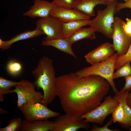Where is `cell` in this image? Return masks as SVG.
<instances>
[{
    "label": "cell",
    "instance_id": "9a60e30c",
    "mask_svg": "<svg viewBox=\"0 0 131 131\" xmlns=\"http://www.w3.org/2000/svg\"><path fill=\"white\" fill-rule=\"evenodd\" d=\"M41 44L43 46L53 47L59 50L70 55L75 58H77L73 50L72 44L69 38H62L48 40L44 39L42 41Z\"/></svg>",
    "mask_w": 131,
    "mask_h": 131
},
{
    "label": "cell",
    "instance_id": "5bb4252c",
    "mask_svg": "<svg viewBox=\"0 0 131 131\" xmlns=\"http://www.w3.org/2000/svg\"><path fill=\"white\" fill-rule=\"evenodd\" d=\"M109 0H75L73 8L90 17L95 15V7L98 5H106Z\"/></svg>",
    "mask_w": 131,
    "mask_h": 131
},
{
    "label": "cell",
    "instance_id": "3957f363",
    "mask_svg": "<svg viewBox=\"0 0 131 131\" xmlns=\"http://www.w3.org/2000/svg\"><path fill=\"white\" fill-rule=\"evenodd\" d=\"M118 3L115 0H109L105 9L97 10L96 16L90 20L89 25L94 32H100L108 38H112L114 15L119 12L117 9Z\"/></svg>",
    "mask_w": 131,
    "mask_h": 131
},
{
    "label": "cell",
    "instance_id": "30bf717a",
    "mask_svg": "<svg viewBox=\"0 0 131 131\" xmlns=\"http://www.w3.org/2000/svg\"><path fill=\"white\" fill-rule=\"evenodd\" d=\"M63 22L51 16L41 18L36 22V28L42 31L46 35L44 39L51 40L62 38Z\"/></svg>",
    "mask_w": 131,
    "mask_h": 131
},
{
    "label": "cell",
    "instance_id": "7a4b0ae2",
    "mask_svg": "<svg viewBox=\"0 0 131 131\" xmlns=\"http://www.w3.org/2000/svg\"><path fill=\"white\" fill-rule=\"evenodd\" d=\"M32 73L35 79L33 82L35 87L43 91L41 103L46 105L50 103L56 96V78L52 60L45 56L41 57Z\"/></svg>",
    "mask_w": 131,
    "mask_h": 131
},
{
    "label": "cell",
    "instance_id": "cb8c5ba5",
    "mask_svg": "<svg viewBox=\"0 0 131 131\" xmlns=\"http://www.w3.org/2000/svg\"><path fill=\"white\" fill-rule=\"evenodd\" d=\"M130 62H127L118 69L116 71L114 74V79L124 77L131 75Z\"/></svg>",
    "mask_w": 131,
    "mask_h": 131
},
{
    "label": "cell",
    "instance_id": "f1b7e54d",
    "mask_svg": "<svg viewBox=\"0 0 131 131\" xmlns=\"http://www.w3.org/2000/svg\"><path fill=\"white\" fill-rule=\"evenodd\" d=\"M124 78L125 81L124 86L121 90L116 93L120 94L126 91H129L131 90V75L124 77Z\"/></svg>",
    "mask_w": 131,
    "mask_h": 131
},
{
    "label": "cell",
    "instance_id": "6da1fadb",
    "mask_svg": "<svg viewBox=\"0 0 131 131\" xmlns=\"http://www.w3.org/2000/svg\"><path fill=\"white\" fill-rule=\"evenodd\" d=\"M110 85L105 78L96 75L80 78L71 73L56 78V96L66 113L81 117L101 103L109 91Z\"/></svg>",
    "mask_w": 131,
    "mask_h": 131
},
{
    "label": "cell",
    "instance_id": "836d02e7",
    "mask_svg": "<svg viewBox=\"0 0 131 131\" xmlns=\"http://www.w3.org/2000/svg\"><path fill=\"white\" fill-rule=\"evenodd\" d=\"M124 0L125 1V2H127L129 0Z\"/></svg>",
    "mask_w": 131,
    "mask_h": 131
},
{
    "label": "cell",
    "instance_id": "ba28073f",
    "mask_svg": "<svg viewBox=\"0 0 131 131\" xmlns=\"http://www.w3.org/2000/svg\"><path fill=\"white\" fill-rule=\"evenodd\" d=\"M89 128V123L81 117L66 113L56 117L50 131H76L81 129L88 130Z\"/></svg>",
    "mask_w": 131,
    "mask_h": 131
},
{
    "label": "cell",
    "instance_id": "1f68e13d",
    "mask_svg": "<svg viewBox=\"0 0 131 131\" xmlns=\"http://www.w3.org/2000/svg\"><path fill=\"white\" fill-rule=\"evenodd\" d=\"M126 101L127 104L131 109V92L127 95Z\"/></svg>",
    "mask_w": 131,
    "mask_h": 131
},
{
    "label": "cell",
    "instance_id": "5b68a950",
    "mask_svg": "<svg viewBox=\"0 0 131 131\" xmlns=\"http://www.w3.org/2000/svg\"><path fill=\"white\" fill-rule=\"evenodd\" d=\"M115 96L110 95L105 97L102 103L92 111L81 117L88 123L102 125L106 117L112 114L120 103Z\"/></svg>",
    "mask_w": 131,
    "mask_h": 131
},
{
    "label": "cell",
    "instance_id": "f546056e",
    "mask_svg": "<svg viewBox=\"0 0 131 131\" xmlns=\"http://www.w3.org/2000/svg\"><path fill=\"white\" fill-rule=\"evenodd\" d=\"M126 22L123 21V27L124 32L128 35L131 37V18H126Z\"/></svg>",
    "mask_w": 131,
    "mask_h": 131
},
{
    "label": "cell",
    "instance_id": "44dd1931",
    "mask_svg": "<svg viewBox=\"0 0 131 131\" xmlns=\"http://www.w3.org/2000/svg\"><path fill=\"white\" fill-rule=\"evenodd\" d=\"M20 81L18 82L6 79L2 76L0 77V101L4 100V96L5 94L9 93L11 88L19 84Z\"/></svg>",
    "mask_w": 131,
    "mask_h": 131
},
{
    "label": "cell",
    "instance_id": "83f0119b",
    "mask_svg": "<svg viewBox=\"0 0 131 131\" xmlns=\"http://www.w3.org/2000/svg\"><path fill=\"white\" fill-rule=\"evenodd\" d=\"M113 122L112 118H111L106 124L103 127H98L97 125H93L92 129L90 130V131H118L120 130L118 129L111 130L109 129L108 126L111 125Z\"/></svg>",
    "mask_w": 131,
    "mask_h": 131
},
{
    "label": "cell",
    "instance_id": "4316f807",
    "mask_svg": "<svg viewBox=\"0 0 131 131\" xmlns=\"http://www.w3.org/2000/svg\"><path fill=\"white\" fill-rule=\"evenodd\" d=\"M75 0H53L52 2L57 6L72 9Z\"/></svg>",
    "mask_w": 131,
    "mask_h": 131
},
{
    "label": "cell",
    "instance_id": "52a82bcc",
    "mask_svg": "<svg viewBox=\"0 0 131 131\" xmlns=\"http://www.w3.org/2000/svg\"><path fill=\"white\" fill-rule=\"evenodd\" d=\"M18 108L25 119L28 121L47 120L60 115L59 113L50 110L47 105L40 103H27Z\"/></svg>",
    "mask_w": 131,
    "mask_h": 131
},
{
    "label": "cell",
    "instance_id": "e0dca14e",
    "mask_svg": "<svg viewBox=\"0 0 131 131\" xmlns=\"http://www.w3.org/2000/svg\"><path fill=\"white\" fill-rule=\"evenodd\" d=\"M90 20H80L62 23V37L69 38L83 26L89 25Z\"/></svg>",
    "mask_w": 131,
    "mask_h": 131
},
{
    "label": "cell",
    "instance_id": "d6a6232c",
    "mask_svg": "<svg viewBox=\"0 0 131 131\" xmlns=\"http://www.w3.org/2000/svg\"><path fill=\"white\" fill-rule=\"evenodd\" d=\"M0 114H6L7 113V111H5L3 108L1 107H0Z\"/></svg>",
    "mask_w": 131,
    "mask_h": 131
},
{
    "label": "cell",
    "instance_id": "8992f818",
    "mask_svg": "<svg viewBox=\"0 0 131 131\" xmlns=\"http://www.w3.org/2000/svg\"><path fill=\"white\" fill-rule=\"evenodd\" d=\"M20 83L15 87L9 93H16L17 96V106L18 108L23 105L29 103H41L43 97L41 92L36 91L33 83L22 79Z\"/></svg>",
    "mask_w": 131,
    "mask_h": 131
},
{
    "label": "cell",
    "instance_id": "ffe728a7",
    "mask_svg": "<svg viewBox=\"0 0 131 131\" xmlns=\"http://www.w3.org/2000/svg\"><path fill=\"white\" fill-rule=\"evenodd\" d=\"M96 38L94 32L90 27H82L78 30L71 37L69 38L71 43H74L84 39L93 40Z\"/></svg>",
    "mask_w": 131,
    "mask_h": 131
},
{
    "label": "cell",
    "instance_id": "d6986e66",
    "mask_svg": "<svg viewBox=\"0 0 131 131\" xmlns=\"http://www.w3.org/2000/svg\"><path fill=\"white\" fill-rule=\"evenodd\" d=\"M129 92L126 91L120 94L115 93L114 96L120 102L123 104L124 111V120L123 123L119 124L123 129L130 130L131 128V109L127 104L126 101V97Z\"/></svg>",
    "mask_w": 131,
    "mask_h": 131
},
{
    "label": "cell",
    "instance_id": "4fadbf2b",
    "mask_svg": "<svg viewBox=\"0 0 131 131\" xmlns=\"http://www.w3.org/2000/svg\"><path fill=\"white\" fill-rule=\"evenodd\" d=\"M57 6L52 2L44 0H34V4L24 16L34 18L46 17L50 16L52 9Z\"/></svg>",
    "mask_w": 131,
    "mask_h": 131
},
{
    "label": "cell",
    "instance_id": "484cf974",
    "mask_svg": "<svg viewBox=\"0 0 131 131\" xmlns=\"http://www.w3.org/2000/svg\"><path fill=\"white\" fill-rule=\"evenodd\" d=\"M7 68L9 74L13 75H15L20 72L22 70V66L19 62L12 61L8 63Z\"/></svg>",
    "mask_w": 131,
    "mask_h": 131
},
{
    "label": "cell",
    "instance_id": "277c9868",
    "mask_svg": "<svg viewBox=\"0 0 131 131\" xmlns=\"http://www.w3.org/2000/svg\"><path fill=\"white\" fill-rule=\"evenodd\" d=\"M119 56L117 52L115 53L107 60L78 70L75 73L80 78L91 75L101 77L107 81L114 92L116 93L118 90L114 81L113 76L115 63Z\"/></svg>",
    "mask_w": 131,
    "mask_h": 131
},
{
    "label": "cell",
    "instance_id": "4dcf8cb0",
    "mask_svg": "<svg viewBox=\"0 0 131 131\" xmlns=\"http://www.w3.org/2000/svg\"><path fill=\"white\" fill-rule=\"evenodd\" d=\"M127 8L130 9L131 11V0L123 3H118L117 7V9L118 12L121 9Z\"/></svg>",
    "mask_w": 131,
    "mask_h": 131
},
{
    "label": "cell",
    "instance_id": "9c48e42d",
    "mask_svg": "<svg viewBox=\"0 0 131 131\" xmlns=\"http://www.w3.org/2000/svg\"><path fill=\"white\" fill-rule=\"evenodd\" d=\"M123 20L118 16L115 17L112 26V44L119 56H123L126 53L131 43V37L127 35L123 29Z\"/></svg>",
    "mask_w": 131,
    "mask_h": 131
},
{
    "label": "cell",
    "instance_id": "603a6c76",
    "mask_svg": "<svg viewBox=\"0 0 131 131\" xmlns=\"http://www.w3.org/2000/svg\"><path fill=\"white\" fill-rule=\"evenodd\" d=\"M22 120L20 118H16L10 120L8 125L0 128V131H18L20 130Z\"/></svg>",
    "mask_w": 131,
    "mask_h": 131
},
{
    "label": "cell",
    "instance_id": "7c38bea8",
    "mask_svg": "<svg viewBox=\"0 0 131 131\" xmlns=\"http://www.w3.org/2000/svg\"><path fill=\"white\" fill-rule=\"evenodd\" d=\"M50 16L57 18L63 23L80 20L89 19L90 18V17L76 10L57 6L52 9Z\"/></svg>",
    "mask_w": 131,
    "mask_h": 131
},
{
    "label": "cell",
    "instance_id": "7402d4cb",
    "mask_svg": "<svg viewBox=\"0 0 131 131\" xmlns=\"http://www.w3.org/2000/svg\"><path fill=\"white\" fill-rule=\"evenodd\" d=\"M112 114L113 122H118L123 123L125 119V116L124 107L123 104L121 102Z\"/></svg>",
    "mask_w": 131,
    "mask_h": 131
},
{
    "label": "cell",
    "instance_id": "2e32d148",
    "mask_svg": "<svg viewBox=\"0 0 131 131\" xmlns=\"http://www.w3.org/2000/svg\"><path fill=\"white\" fill-rule=\"evenodd\" d=\"M53 121L47 120L28 121L22 120L20 131H50Z\"/></svg>",
    "mask_w": 131,
    "mask_h": 131
},
{
    "label": "cell",
    "instance_id": "d4e9b609",
    "mask_svg": "<svg viewBox=\"0 0 131 131\" xmlns=\"http://www.w3.org/2000/svg\"><path fill=\"white\" fill-rule=\"evenodd\" d=\"M131 61V43L126 53L121 56H118L114 64L115 70H117L123 65Z\"/></svg>",
    "mask_w": 131,
    "mask_h": 131
},
{
    "label": "cell",
    "instance_id": "e575fe53",
    "mask_svg": "<svg viewBox=\"0 0 131 131\" xmlns=\"http://www.w3.org/2000/svg\"><path fill=\"white\" fill-rule=\"evenodd\" d=\"M130 131H131V129L129 130Z\"/></svg>",
    "mask_w": 131,
    "mask_h": 131
},
{
    "label": "cell",
    "instance_id": "8fae6325",
    "mask_svg": "<svg viewBox=\"0 0 131 131\" xmlns=\"http://www.w3.org/2000/svg\"><path fill=\"white\" fill-rule=\"evenodd\" d=\"M115 51L113 44L107 42L90 51L84 57L86 62L92 65L107 60Z\"/></svg>",
    "mask_w": 131,
    "mask_h": 131
},
{
    "label": "cell",
    "instance_id": "ac0fdd59",
    "mask_svg": "<svg viewBox=\"0 0 131 131\" xmlns=\"http://www.w3.org/2000/svg\"><path fill=\"white\" fill-rule=\"evenodd\" d=\"M43 34H44L42 31L36 28L32 31L29 30L26 31L17 35L9 40L4 41L3 45L1 49L3 50L8 49L16 42L30 39Z\"/></svg>",
    "mask_w": 131,
    "mask_h": 131
}]
</instances>
